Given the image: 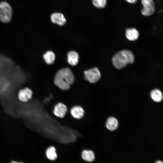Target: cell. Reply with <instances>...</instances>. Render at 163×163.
<instances>
[{
	"label": "cell",
	"instance_id": "6da1fadb",
	"mask_svg": "<svg viewBox=\"0 0 163 163\" xmlns=\"http://www.w3.org/2000/svg\"><path fill=\"white\" fill-rule=\"evenodd\" d=\"M74 77L71 70L66 68L59 70L56 73L54 78L55 84L61 89L68 90L70 85L74 82Z\"/></svg>",
	"mask_w": 163,
	"mask_h": 163
},
{
	"label": "cell",
	"instance_id": "7a4b0ae2",
	"mask_svg": "<svg viewBox=\"0 0 163 163\" xmlns=\"http://www.w3.org/2000/svg\"><path fill=\"white\" fill-rule=\"evenodd\" d=\"M134 61V56L129 50H121L113 57L112 62L114 66L118 69H121L129 63H132Z\"/></svg>",
	"mask_w": 163,
	"mask_h": 163
},
{
	"label": "cell",
	"instance_id": "3957f363",
	"mask_svg": "<svg viewBox=\"0 0 163 163\" xmlns=\"http://www.w3.org/2000/svg\"><path fill=\"white\" fill-rule=\"evenodd\" d=\"M12 9L8 2L2 1L0 2V21L2 23H9L12 18Z\"/></svg>",
	"mask_w": 163,
	"mask_h": 163
},
{
	"label": "cell",
	"instance_id": "277c9868",
	"mask_svg": "<svg viewBox=\"0 0 163 163\" xmlns=\"http://www.w3.org/2000/svg\"><path fill=\"white\" fill-rule=\"evenodd\" d=\"M143 8L141 10L142 14L145 16L153 14L155 12V8L153 0H141Z\"/></svg>",
	"mask_w": 163,
	"mask_h": 163
},
{
	"label": "cell",
	"instance_id": "5b68a950",
	"mask_svg": "<svg viewBox=\"0 0 163 163\" xmlns=\"http://www.w3.org/2000/svg\"><path fill=\"white\" fill-rule=\"evenodd\" d=\"M84 73L85 79L91 83L97 82L101 78L100 72L96 67L85 71Z\"/></svg>",
	"mask_w": 163,
	"mask_h": 163
},
{
	"label": "cell",
	"instance_id": "8992f818",
	"mask_svg": "<svg viewBox=\"0 0 163 163\" xmlns=\"http://www.w3.org/2000/svg\"><path fill=\"white\" fill-rule=\"evenodd\" d=\"M33 95L32 91L28 88L21 89L18 92V97L21 101L26 102L31 98Z\"/></svg>",
	"mask_w": 163,
	"mask_h": 163
},
{
	"label": "cell",
	"instance_id": "52a82bcc",
	"mask_svg": "<svg viewBox=\"0 0 163 163\" xmlns=\"http://www.w3.org/2000/svg\"><path fill=\"white\" fill-rule=\"evenodd\" d=\"M52 22L60 26L64 25L66 20L63 14L61 13L55 12L52 13L50 16Z\"/></svg>",
	"mask_w": 163,
	"mask_h": 163
},
{
	"label": "cell",
	"instance_id": "ba28073f",
	"mask_svg": "<svg viewBox=\"0 0 163 163\" xmlns=\"http://www.w3.org/2000/svg\"><path fill=\"white\" fill-rule=\"evenodd\" d=\"M67 110V107L64 104L59 103L55 106L53 113L56 116L63 118L66 113Z\"/></svg>",
	"mask_w": 163,
	"mask_h": 163
},
{
	"label": "cell",
	"instance_id": "9c48e42d",
	"mask_svg": "<svg viewBox=\"0 0 163 163\" xmlns=\"http://www.w3.org/2000/svg\"><path fill=\"white\" fill-rule=\"evenodd\" d=\"M67 61L71 66H75L78 63L79 55L78 53L74 51H71L67 54Z\"/></svg>",
	"mask_w": 163,
	"mask_h": 163
},
{
	"label": "cell",
	"instance_id": "30bf717a",
	"mask_svg": "<svg viewBox=\"0 0 163 163\" xmlns=\"http://www.w3.org/2000/svg\"><path fill=\"white\" fill-rule=\"evenodd\" d=\"M126 36L129 40L135 41L138 38L139 34L135 28H128L126 31Z\"/></svg>",
	"mask_w": 163,
	"mask_h": 163
},
{
	"label": "cell",
	"instance_id": "8fae6325",
	"mask_svg": "<svg viewBox=\"0 0 163 163\" xmlns=\"http://www.w3.org/2000/svg\"><path fill=\"white\" fill-rule=\"evenodd\" d=\"M71 113L72 116L75 118L79 119L84 116V111L81 107L75 106L71 109Z\"/></svg>",
	"mask_w": 163,
	"mask_h": 163
},
{
	"label": "cell",
	"instance_id": "7c38bea8",
	"mask_svg": "<svg viewBox=\"0 0 163 163\" xmlns=\"http://www.w3.org/2000/svg\"><path fill=\"white\" fill-rule=\"evenodd\" d=\"M106 127L110 130L113 131L118 127V123L117 120L113 117L109 118L106 123Z\"/></svg>",
	"mask_w": 163,
	"mask_h": 163
},
{
	"label": "cell",
	"instance_id": "4fadbf2b",
	"mask_svg": "<svg viewBox=\"0 0 163 163\" xmlns=\"http://www.w3.org/2000/svg\"><path fill=\"white\" fill-rule=\"evenodd\" d=\"M82 159L88 161L92 162L95 159V156L93 151L90 150H84L82 153Z\"/></svg>",
	"mask_w": 163,
	"mask_h": 163
},
{
	"label": "cell",
	"instance_id": "5bb4252c",
	"mask_svg": "<svg viewBox=\"0 0 163 163\" xmlns=\"http://www.w3.org/2000/svg\"><path fill=\"white\" fill-rule=\"evenodd\" d=\"M150 96L153 100L157 102H160L163 99L162 93L158 89L152 90L151 92Z\"/></svg>",
	"mask_w": 163,
	"mask_h": 163
},
{
	"label": "cell",
	"instance_id": "9a60e30c",
	"mask_svg": "<svg viewBox=\"0 0 163 163\" xmlns=\"http://www.w3.org/2000/svg\"><path fill=\"white\" fill-rule=\"evenodd\" d=\"M46 63L49 65L53 64L55 61V56L53 52L48 51L46 52L43 55Z\"/></svg>",
	"mask_w": 163,
	"mask_h": 163
},
{
	"label": "cell",
	"instance_id": "2e32d148",
	"mask_svg": "<svg viewBox=\"0 0 163 163\" xmlns=\"http://www.w3.org/2000/svg\"><path fill=\"white\" fill-rule=\"evenodd\" d=\"M46 155L49 159L52 161L56 160L57 158V155L55 148L52 146L48 148L46 151Z\"/></svg>",
	"mask_w": 163,
	"mask_h": 163
},
{
	"label": "cell",
	"instance_id": "e0dca14e",
	"mask_svg": "<svg viewBox=\"0 0 163 163\" xmlns=\"http://www.w3.org/2000/svg\"><path fill=\"white\" fill-rule=\"evenodd\" d=\"M106 0H92L93 5L98 8H105L107 5Z\"/></svg>",
	"mask_w": 163,
	"mask_h": 163
},
{
	"label": "cell",
	"instance_id": "ac0fdd59",
	"mask_svg": "<svg viewBox=\"0 0 163 163\" xmlns=\"http://www.w3.org/2000/svg\"><path fill=\"white\" fill-rule=\"evenodd\" d=\"M128 2L132 4H134L137 1V0H125Z\"/></svg>",
	"mask_w": 163,
	"mask_h": 163
},
{
	"label": "cell",
	"instance_id": "d6986e66",
	"mask_svg": "<svg viewBox=\"0 0 163 163\" xmlns=\"http://www.w3.org/2000/svg\"><path fill=\"white\" fill-rule=\"evenodd\" d=\"M155 163H163V162L160 160H158L156 161Z\"/></svg>",
	"mask_w": 163,
	"mask_h": 163
},
{
	"label": "cell",
	"instance_id": "ffe728a7",
	"mask_svg": "<svg viewBox=\"0 0 163 163\" xmlns=\"http://www.w3.org/2000/svg\"><path fill=\"white\" fill-rule=\"evenodd\" d=\"M11 163H23L22 162H18L17 161H11Z\"/></svg>",
	"mask_w": 163,
	"mask_h": 163
}]
</instances>
